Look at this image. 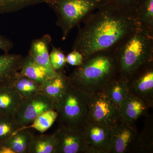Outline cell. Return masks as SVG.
<instances>
[{
  "label": "cell",
  "mask_w": 153,
  "mask_h": 153,
  "mask_svg": "<svg viewBox=\"0 0 153 153\" xmlns=\"http://www.w3.org/2000/svg\"><path fill=\"white\" fill-rule=\"evenodd\" d=\"M79 28L72 49L84 58L100 51H114L140 27L136 9L105 4L91 14Z\"/></svg>",
  "instance_id": "6da1fadb"
},
{
  "label": "cell",
  "mask_w": 153,
  "mask_h": 153,
  "mask_svg": "<svg viewBox=\"0 0 153 153\" xmlns=\"http://www.w3.org/2000/svg\"><path fill=\"white\" fill-rule=\"evenodd\" d=\"M119 75L118 63L114 51L94 52L83 59L68 76L72 84L90 94L103 91Z\"/></svg>",
  "instance_id": "7a4b0ae2"
},
{
  "label": "cell",
  "mask_w": 153,
  "mask_h": 153,
  "mask_svg": "<svg viewBox=\"0 0 153 153\" xmlns=\"http://www.w3.org/2000/svg\"><path fill=\"white\" fill-rule=\"evenodd\" d=\"M119 75L128 79L135 72L153 62V33L140 26L126 37L114 51Z\"/></svg>",
  "instance_id": "3957f363"
},
{
  "label": "cell",
  "mask_w": 153,
  "mask_h": 153,
  "mask_svg": "<svg viewBox=\"0 0 153 153\" xmlns=\"http://www.w3.org/2000/svg\"><path fill=\"white\" fill-rule=\"evenodd\" d=\"M105 0H45L54 11L56 25L62 32V40H66L71 30L80 26L91 14L101 7Z\"/></svg>",
  "instance_id": "277c9868"
},
{
  "label": "cell",
  "mask_w": 153,
  "mask_h": 153,
  "mask_svg": "<svg viewBox=\"0 0 153 153\" xmlns=\"http://www.w3.org/2000/svg\"><path fill=\"white\" fill-rule=\"evenodd\" d=\"M91 94L69 83L55 105L59 125L82 128L87 122Z\"/></svg>",
  "instance_id": "5b68a950"
},
{
  "label": "cell",
  "mask_w": 153,
  "mask_h": 153,
  "mask_svg": "<svg viewBox=\"0 0 153 153\" xmlns=\"http://www.w3.org/2000/svg\"><path fill=\"white\" fill-rule=\"evenodd\" d=\"M118 121V106L104 91L91 94L87 121L113 127Z\"/></svg>",
  "instance_id": "8992f818"
},
{
  "label": "cell",
  "mask_w": 153,
  "mask_h": 153,
  "mask_svg": "<svg viewBox=\"0 0 153 153\" xmlns=\"http://www.w3.org/2000/svg\"><path fill=\"white\" fill-rule=\"evenodd\" d=\"M55 110L54 102L42 93L22 100L14 115L19 127L28 128L42 113Z\"/></svg>",
  "instance_id": "52a82bcc"
},
{
  "label": "cell",
  "mask_w": 153,
  "mask_h": 153,
  "mask_svg": "<svg viewBox=\"0 0 153 153\" xmlns=\"http://www.w3.org/2000/svg\"><path fill=\"white\" fill-rule=\"evenodd\" d=\"M82 129L86 153H110L111 128L87 121Z\"/></svg>",
  "instance_id": "ba28073f"
},
{
  "label": "cell",
  "mask_w": 153,
  "mask_h": 153,
  "mask_svg": "<svg viewBox=\"0 0 153 153\" xmlns=\"http://www.w3.org/2000/svg\"><path fill=\"white\" fill-rule=\"evenodd\" d=\"M129 93L153 106V62L135 72L128 79Z\"/></svg>",
  "instance_id": "9c48e42d"
},
{
  "label": "cell",
  "mask_w": 153,
  "mask_h": 153,
  "mask_svg": "<svg viewBox=\"0 0 153 153\" xmlns=\"http://www.w3.org/2000/svg\"><path fill=\"white\" fill-rule=\"evenodd\" d=\"M55 133L58 141L55 153H86L82 128L59 125Z\"/></svg>",
  "instance_id": "30bf717a"
},
{
  "label": "cell",
  "mask_w": 153,
  "mask_h": 153,
  "mask_svg": "<svg viewBox=\"0 0 153 153\" xmlns=\"http://www.w3.org/2000/svg\"><path fill=\"white\" fill-rule=\"evenodd\" d=\"M134 123L118 121L111 128L110 153H125L138 133Z\"/></svg>",
  "instance_id": "8fae6325"
},
{
  "label": "cell",
  "mask_w": 153,
  "mask_h": 153,
  "mask_svg": "<svg viewBox=\"0 0 153 153\" xmlns=\"http://www.w3.org/2000/svg\"><path fill=\"white\" fill-rule=\"evenodd\" d=\"M149 107L141 99L128 93L118 105V120L134 123L142 116H148Z\"/></svg>",
  "instance_id": "7c38bea8"
},
{
  "label": "cell",
  "mask_w": 153,
  "mask_h": 153,
  "mask_svg": "<svg viewBox=\"0 0 153 153\" xmlns=\"http://www.w3.org/2000/svg\"><path fill=\"white\" fill-rule=\"evenodd\" d=\"M23 58L19 54L4 53L0 55V87L12 85L19 74Z\"/></svg>",
  "instance_id": "4fadbf2b"
},
{
  "label": "cell",
  "mask_w": 153,
  "mask_h": 153,
  "mask_svg": "<svg viewBox=\"0 0 153 153\" xmlns=\"http://www.w3.org/2000/svg\"><path fill=\"white\" fill-rule=\"evenodd\" d=\"M52 38L48 34L41 38L35 39L32 42L28 55L35 61L49 71L52 77L57 74V71L54 69L49 61V46L52 41Z\"/></svg>",
  "instance_id": "5bb4252c"
},
{
  "label": "cell",
  "mask_w": 153,
  "mask_h": 153,
  "mask_svg": "<svg viewBox=\"0 0 153 153\" xmlns=\"http://www.w3.org/2000/svg\"><path fill=\"white\" fill-rule=\"evenodd\" d=\"M57 74L49 78L42 84V92L56 105L65 93L69 83L68 76L63 69L57 71Z\"/></svg>",
  "instance_id": "9a60e30c"
},
{
  "label": "cell",
  "mask_w": 153,
  "mask_h": 153,
  "mask_svg": "<svg viewBox=\"0 0 153 153\" xmlns=\"http://www.w3.org/2000/svg\"><path fill=\"white\" fill-rule=\"evenodd\" d=\"M144 128L139 132L132 144L128 152L151 153L153 151V127L152 118L146 117Z\"/></svg>",
  "instance_id": "2e32d148"
},
{
  "label": "cell",
  "mask_w": 153,
  "mask_h": 153,
  "mask_svg": "<svg viewBox=\"0 0 153 153\" xmlns=\"http://www.w3.org/2000/svg\"><path fill=\"white\" fill-rule=\"evenodd\" d=\"M22 100L12 85L0 87V116L14 117Z\"/></svg>",
  "instance_id": "e0dca14e"
},
{
  "label": "cell",
  "mask_w": 153,
  "mask_h": 153,
  "mask_svg": "<svg viewBox=\"0 0 153 153\" xmlns=\"http://www.w3.org/2000/svg\"><path fill=\"white\" fill-rule=\"evenodd\" d=\"M19 73L41 84L52 77L46 68L36 63L29 55L23 58Z\"/></svg>",
  "instance_id": "ac0fdd59"
},
{
  "label": "cell",
  "mask_w": 153,
  "mask_h": 153,
  "mask_svg": "<svg viewBox=\"0 0 153 153\" xmlns=\"http://www.w3.org/2000/svg\"><path fill=\"white\" fill-rule=\"evenodd\" d=\"M33 135L28 128H23L2 145L11 148L15 153H28Z\"/></svg>",
  "instance_id": "d6986e66"
},
{
  "label": "cell",
  "mask_w": 153,
  "mask_h": 153,
  "mask_svg": "<svg viewBox=\"0 0 153 153\" xmlns=\"http://www.w3.org/2000/svg\"><path fill=\"white\" fill-rule=\"evenodd\" d=\"M12 86L22 99L29 98L42 92V84L19 73Z\"/></svg>",
  "instance_id": "ffe728a7"
},
{
  "label": "cell",
  "mask_w": 153,
  "mask_h": 153,
  "mask_svg": "<svg viewBox=\"0 0 153 153\" xmlns=\"http://www.w3.org/2000/svg\"><path fill=\"white\" fill-rule=\"evenodd\" d=\"M58 141L55 132L33 137L28 153H55Z\"/></svg>",
  "instance_id": "44dd1931"
},
{
  "label": "cell",
  "mask_w": 153,
  "mask_h": 153,
  "mask_svg": "<svg viewBox=\"0 0 153 153\" xmlns=\"http://www.w3.org/2000/svg\"><path fill=\"white\" fill-rule=\"evenodd\" d=\"M103 91L118 106L128 93V79L119 75L107 85Z\"/></svg>",
  "instance_id": "7402d4cb"
},
{
  "label": "cell",
  "mask_w": 153,
  "mask_h": 153,
  "mask_svg": "<svg viewBox=\"0 0 153 153\" xmlns=\"http://www.w3.org/2000/svg\"><path fill=\"white\" fill-rule=\"evenodd\" d=\"M136 11L140 27L153 33V0H141Z\"/></svg>",
  "instance_id": "603a6c76"
},
{
  "label": "cell",
  "mask_w": 153,
  "mask_h": 153,
  "mask_svg": "<svg viewBox=\"0 0 153 153\" xmlns=\"http://www.w3.org/2000/svg\"><path fill=\"white\" fill-rule=\"evenodd\" d=\"M43 3L45 0H0V15L16 13Z\"/></svg>",
  "instance_id": "cb8c5ba5"
},
{
  "label": "cell",
  "mask_w": 153,
  "mask_h": 153,
  "mask_svg": "<svg viewBox=\"0 0 153 153\" xmlns=\"http://www.w3.org/2000/svg\"><path fill=\"white\" fill-rule=\"evenodd\" d=\"M57 117L58 114L55 110L44 111L39 115L28 128H33L41 133H44L52 126Z\"/></svg>",
  "instance_id": "d4e9b609"
},
{
  "label": "cell",
  "mask_w": 153,
  "mask_h": 153,
  "mask_svg": "<svg viewBox=\"0 0 153 153\" xmlns=\"http://www.w3.org/2000/svg\"><path fill=\"white\" fill-rule=\"evenodd\" d=\"M21 128L14 117L0 116V145Z\"/></svg>",
  "instance_id": "484cf974"
},
{
  "label": "cell",
  "mask_w": 153,
  "mask_h": 153,
  "mask_svg": "<svg viewBox=\"0 0 153 153\" xmlns=\"http://www.w3.org/2000/svg\"><path fill=\"white\" fill-rule=\"evenodd\" d=\"M52 50L49 54V61L52 68L55 71L63 69L66 64V55L60 48L53 45Z\"/></svg>",
  "instance_id": "4316f807"
},
{
  "label": "cell",
  "mask_w": 153,
  "mask_h": 153,
  "mask_svg": "<svg viewBox=\"0 0 153 153\" xmlns=\"http://www.w3.org/2000/svg\"><path fill=\"white\" fill-rule=\"evenodd\" d=\"M141 1V0H105V3L125 8L136 10Z\"/></svg>",
  "instance_id": "83f0119b"
},
{
  "label": "cell",
  "mask_w": 153,
  "mask_h": 153,
  "mask_svg": "<svg viewBox=\"0 0 153 153\" xmlns=\"http://www.w3.org/2000/svg\"><path fill=\"white\" fill-rule=\"evenodd\" d=\"M84 59L82 54L75 49L66 56V63L72 66H78L82 64Z\"/></svg>",
  "instance_id": "f1b7e54d"
},
{
  "label": "cell",
  "mask_w": 153,
  "mask_h": 153,
  "mask_svg": "<svg viewBox=\"0 0 153 153\" xmlns=\"http://www.w3.org/2000/svg\"><path fill=\"white\" fill-rule=\"evenodd\" d=\"M13 47V44L10 39L0 35V50L5 53H9Z\"/></svg>",
  "instance_id": "f546056e"
}]
</instances>
